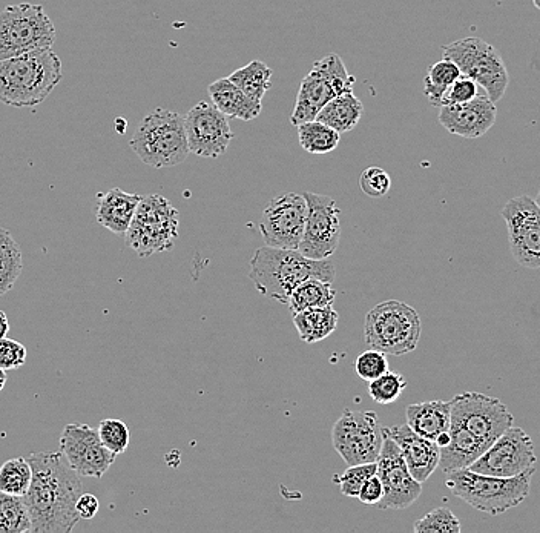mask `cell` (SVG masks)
Segmentation results:
<instances>
[{
  "instance_id": "obj_42",
  "label": "cell",
  "mask_w": 540,
  "mask_h": 533,
  "mask_svg": "<svg viewBox=\"0 0 540 533\" xmlns=\"http://www.w3.org/2000/svg\"><path fill=\"white\" fill-rule=\"evenodd\" d=\"M27 348L19 341L11 338H0V368L13 371L25 365Z\"/></svg>"
},
{
  "instance_id": "obj_6",
  "label": "cell",
  "mask_w": 540,
  "mask_h": 533,
  "mask_svg": "<svg viewBox=\"0 0 540 533\" xmlns=\"http://www.w3.org/2000/svg\"><path fill=\"white\" fill-rule=\"evenodd\" d=\"M422 325L416 309L399 300H387L370 309L364 322V340L386 355H405L418 348Z\"/></svg>"
},
{
  "instance_id": "obj_25",
  "label": "cell",
  "mask_w": 540,
  "mask_h": 533,
  "mask_svg": "<svg viewBox=\"0 0 540 533\" xmlns=\"http://www.w3.org/2000/svg\"><path fill=\"white\" fill-rule=\"evenodd\" d=\"M448 432L452 440L447 446L441 447V457H439V467L445 474L459 471V469H468L488 449L478 438L455 424H450Z\"/></svg>"
},
{
  "instance_id": "obj_27",
  "label": "cell",
  "mask_w": 540,
  "mask_h": 533,
  "mask_svg": "<svg viewBox=\"0 0 540 533\" xmlns=\"http://www.w3.org/2000/svg\"><path fill=\"white\" fill-rule=\"evenodd\" d=\"M340 315L330 306L306 309L294 314V325L301 340L306 343H318L326 340L338 328Z\"/></svg>"
},
{
  "instance_id": "obj_41",
  "label": "cell",
  "mask_w": 540,
  "mask_h": 533,
  "mask_svg": "<svg viewBox=\"0 0 540 533\" xmlns=\"http://www.w3.org/2000/svg\"><path fill=\"white\" fill-rule=\"evenodd\" d=\"M478 87L479 85L475 80L461 74V76L450 85L447 93H445L444 100H442V106L459 105V103L470 102V100H473L478 96Z\"/></svg>"
},
{
  "instance_id": "obj_12",
  "label": "cell",
  "mask_w": 540,
  "mask_h": 533,
  "mask_svg": "<svg viewBox=\"0 0 540 533\" xmlns=\"http://www.w3.org/2000/svg\"><path fill=\"white\" fill-rule=\"evenodd\" d=\"M332 443L347 466L373 463L384 443L378 415L372 411L346 409L333 426Z\"/></svg>"
},
{
  "instance_id": "obj_2",
  "label": "cell",
  "mask_w": 540,
  "mask_h": 533,
  "mask_svg": "<svg viewBox=\"0 0 540 533\" xmlns=\"http://www.w3.org/2000/svg\"><path fill=\"white\" fill-rule=\"evenodd\" d=\"M249 279L264 297L287 305L290 294L309 279L333 283L335 265L327 260L307 259L298 249L263 246L252 257Z\"/></svg>"
},
{
  "instance_id": "obj_1",
  "label": "cell",
  "mask_w": 540,
  "mask_h": 533,
  "mask_svg": "<svg viewBox=\"0 0 540 533\" xmlns=\"http://www.w3.org/2000/svg\"><path fill=\"white\" fill-rule=\"evenodd\" d=\"M33 478L24 495L33 533H68L79 524L76 504L83 494L80 475L62 452L27 457Z\"/></svg>"
},
{
  "instance_id": "obj_40",
  "label": "cell",
  "mask_w": 540,
  "mask_h": 533,
  "mask_svg": "<svg viewBox=\"0 0 540 533\" xmlns=\"http://www.w3.org/2000/svg\"><path fill=\"white\" fill-rule=\"evenodd\" d=\"M355 371L361 380L372 381L378 378L379 375L389 371V361L384 352L378 349H367L355 361Z\"/></svg>"
},
{
  "instance_id": "obj_21",
  "label": "cell",
  "mask_w": 540,
  "mask_h": 533,
  "mask_svg": "<svg viewBox=\"0 0 540 533\" xmlns=\"http://www.w3.org/2000/svg\"><path fill=\"white\" fill-rule=\"evenodd\" d=\"M382 432L398 444L405 464L416 481L425 483L432 477L433 472L439 467L441 457V449L436 441L416 434L409 424L382 428Z\"/></svg>"
},
{
  "instance_id": "obj_35",
  "label": "cell",
  "mask_w": 540,
  "mask_h": 533,
  "mask_svg": "<svg viewBox=\"0 0 540 533\" xmlns=\"http://www.w3.org/2000/svg\"><path fill=\"white\" fill-rule=\"evenodd\" d=\"M407 388V380L399 372L387 371L369 381V395L378 404H392Z\"/></svg>"
},
{
  "instance_id": "obj_43",
  "label": "cell",
  "mask_w": 540,
  "mask_h": 533,
  "mask_svg": "<svg viewBox=\"0 0 540 533\" xmlns=\"http://www.w3.org/2000/svg\"><path fill=\"white\" fill-rule=\"evenodd\" d=\"M384 497V486L378 475H372L366 483L359 489L358 500L370 506H378L379 501Z\"/></svg>"
},
{
  "instance_id": "obj_37",
  "label": "cell",
  "mask_w": 540,
  "mask_h": 533,
  "mask_svg": "<svg viewBox=\"0 0 540 533\" xmlns=\"http://www.w3.org/2000/svg\"><path fill=\"white\" fill-rule=\"evenodd\" d=\"M97 431H99L103 446L108 451L116 455L125 454L129 446V440H131V435H129L128 426L122 420L106 418V420L100 421Z\"/></svg>"
},
{
  "instance_id": "obj_9",
  "label": "cell",
  "mask_w": 540,
  "mask_h": 533,
  "mask_svg": "<svg viewBox=\"0 0 540 533\" xmlns=\"http://www.w3.org/2000/svg\"><path fill=\"white\" fill-rule=\"evenodd\" d=\"M444 59L458 65L464 76L475 80L484 93L498 103L507 93L510 74L504 57L493 45L479 37H465L442 47Z\"/></svg>"
},
{
  "instance_id": "obj_11",
  "label": "cell",
  "mask_w": 540,
  "mask_h": 533,
  "mask_svg": "<svg viewBox=\"0 0 540 533\" xmlns=\"http://www.w3.org/2000/svg\"><path fill=\"white\" fill-rule=\"evenodd\" d=\"M452 423L490 447L514 423L513 414L499 398L464 392L450 401Z\"/></svg>"
},
{
  "instance_id": "obj_23",
  "label": "cell",
  "mask_w": 540,
  "mask_h": 533,
  "mask_svg": "<svg viewBox=\"0 0 540 533\" xmlns=\"http://www.w3.org/2000/svg\"><path fill=\"white\" fill-rule=\"evenodd\" d=\"M209 97L221 113L234 119L251 122L263 111V105L246 96L229 77H221L209 85Z\"/></svg>"
},
{
  "instance_id": "obj_13",
  "label": "cell",
  "mask_w": 540,
  "mask_h": 533,
  "mask_svg": "<svg viewBox=\"0 0 540 533\" xmlns=\"http://www.w3.org/2000/svg\"><path fill=\"white\" fill-rule=\"evenodd\" d=\"M533 440L521 428L504 432L468 469L491 477L511 478L536 471Z\"/></svg>"
},
{
  "instance_id": "obj_24",
  "label": "cell",
  "mask_w": 540,
  "mask_h": 533,
  "mask_svg": "<svg viewBox=\"0 0 540 533\" xmlns=\"http://www.w3.org/2000/svg\"><path fill=\"white\" fill-rule=\"evenodd\" d=\"M407 424L421 437L435 441L439 435L450 431L452 409L450 401L433 400L412 404L407 408Z\"/></svg>"
},
{
  "instance_id": "obj_5",
  "label": "cell",
  "mask_w": 540,
  "mask_h": 533,
  "mask_svg": "<svg viewBox=\"0 0 540 533\" xmlns=\"http://www.w3.org/2000/svg\"><path fill=\"white\" fill-rule=\"evenodd\" d=\"M129 146L152 168H172L185 162L191 154L185 119L174 111L160 108L143 117Z\"/></svg>"
},
{
  "instance_id": "obj_18",
  "label": "cell",
  "mask_w": 540,
  "mask_h": 533,
  "mask_svg": "<svg viewBox=\"0 0 540 533\" xmlns=\"http://www.w3.org/2000/svg\"><path fill=\"white\" fill-rule=\"evenodd\" d=\"M376 466V475L384 486V497L376 506L378 509H407L418 501L422 494V483L410 474L401 449L387 435H384Z\"/></svg>"
},
{
  "instance_id": "obj_3",
  "label": "cell",
  "mask_w": 540,
  "mask_h": 533,
  "mask_svg": "<svg viewBox=\"0 0 540 533\" xmlns=\"http://www.w3.org/2000/svg\"><path fill=\"white\" fill-rule=\"evenodd\" d=\"M62 79V62L53 48L0 60V103L13 108L40 105Z\"/></svg>"
},
{
  "instance_id": "obj_16",
  "label": "cell",
  "mask_w": 540,
  "mask_h": 533,
  "mask_svg": "<svg viewBox=\"0 0 540 533\" xmlns=\"http://www.w3.org/2000/svg\"><path fill=\"white\" fill-rule=\"evenodd\" d=\"M307 203L303 194L286 193L270 200L260 220L267 246L298 249L306 228Z\"/></svg>"
},
{
  "instance_id": "obj_47",
  "label": "cell",
  "mask_w": 540,
  "mask_h": 533,
  "mask_svg": "<svg viewBox=\"0 0 540 533\" xmlns=\"http://www.w3.org/2000/svg\"><path fill=\"white\" fill-rule=\"evenodd\" d=\"M5 383H7V374H5V369L0 368V392L4 391Z\"/></svg>"
},
{
  "instance_id": "obj_15",
  "label": "cell",
  "mask_w": 540,
  "mask_h": 533,
  "mask_svg": "<svg viewBox=\"0 0 540 533\" xmlns=\"http://www.w3.org/2000/svg\"><path fill=\"white\" fill-rule=\"evenodd\" d=\"M508 229L510 251L519 265L540 269V208L528 196L514 197L501 211Z\"/></svg>"
},
{
  "instance_id": "obj_7",
  "label": "cell",
  "mask_w": 540,
  "mask_h": 533,
  "mask_svg": "<svg viewBox=\"0 0 540 533\" xmlns=\"http://www.w3.org/2000/svg\"><path fill=\"white\" fill-rule=\"evenodd\" d=\"M180 228V214L166 197L159 194L142 197L134 219L125 234L126 245L139 257L174 248Z\"/></svg>"
},
{
  "instance_id": "obj_39",
  "label": "cell",
  "mask_w": 540,
  "mask_h": 533,
  "mask_svg": "<svg viewBox=\"0 0 540 533\" xmlns=\"http://www.w3.org/2000/svg\"><path fill=\"white\" fill-rule=\"evenodd\" d=\"M359 189L372 199H379L389 194L392 188V179L389 173L378 166H370L364 169L363 174L359 176Z\"/></svg>"
},
{
  "instance_id": "obj_20",
  "label": "cell",
  "mask_w": 540,
  "mask_h": 533,
  "mask_svg": "<svg viewBox=\"0 0 540 533\" xmlns=\"http://www.w3.org/2000/svg\"><path fill=\"white\" fill-rule=\"evenodd\" d=\"M498 119L496 103L487 94H478L475 99L459 105H444L439 111V123L450 134L462 139H479L493 128Z\"/></svg>"
},
{
  "instance_id": "obj_34",
  "label": "cell",
  "mask_w": 540,
  "mask_h": 533,
  "mask_svg": "<svg viewBox=\"0 0 540 533\" xmlns=\"http://www.w3.org/2000/svg\"><path fill=\"white\" fill-rule=\"evenodd\" d=\"M31 478L33 471L25 457L11 458L0 466V490L7 494L24 497L30 489Z\"/></svg>"
},
{
  "instance_id": "obj_8",
  "label": "cell",
  "mask_w": 540,
  "mask_h": 533,
  "mask_svg": "<svg viewBox=\"0 0 540 533\" xmlns=\"http://www.w3.org/2000/svg\"><path fill=\"white\" fill-rule=\"evenodd\" d=\"M56 27L42 5H10L0 11V60L50 50Z\"/></svg>"
},
{
  "instance_id": "obj_46",
  "label": "cell",
  "mask_w": 540,
  "mask_h": 533,
  "mask_svg": "<svg viewBox=\"0 0 540 533\" xmlns=\"http://www.w3.org/2000/svg\"><path fill=\"white\" fill-rule=\"evenodd\" d=\"M450 440H452V437H450V432H444V434L439 435L435 441L436 444H438L439 449H441V447L447 446V444L450 443Z\"/></svg>"
},
{
  "instance_id": "obj_44",
  "label": "cell",
  "mask_w": 540,
  "mask_h": 533,
  "mask_svg": "<svg viewBox=\"0 0 540 533\" xmlns=\"http://www.w3.org/2000/svg\"><path fill=\"white\" fill-rule=\"evenodd\" d=\"M77 514H79L80 520H93L97 514H99L100 503L97 500L96 495L85 494L83 492L80 495L76 504Z\"/></svg>"
},
{
  "instance_id": "obj_30",
  "label": "cell",
  "mask_w": 540,
  "mask_h": 533,
  "mask_svg": "<svg viewBox=\"0 0 540 533\" xmlns=\"http://www.w3.org/2000/svg\"><path fill=\"white\" fill-rule=\"evenodd\" d=\"M272 70L261 60H252L246 67L234 71L229 79L255 102H263V97L272 85Z\"/></svg>"
},
{
  "instance_id": "obj_19",
  "label": "cell",
  "mask_w": 540,
  "mask_h": 533,
  "mask_svg": "<svg viewBox=\"0 0 540 533\" xmlns=\"http://www.w3.org/2000/svg\"><path fill=\"white\" fill-rule=\"evenodd\" d=\"M183 119L191 153L217 159L228 151L234 133L229 117L221 113L214 103L198 102Z\"/></svg>"
},
{
  "instance_id": "obj_14",
  "label": "cell",
  "mask_w": 540,
  "mask_h": 533,
  "mask_svg": "<svg viewBox=\"0 0 540 533\" xmlns=\"http://www.w3.org/2000/svg\"><path fill=\"white\" fill-rule=\"evenodd\" d=\"M307 203L306 228L298 251L313 260H327L340 246V208L335 200L323 194H303Z\"/></svg>"
},
{
  "instance_id": "obj_26",
  "label": "cell",
  "mask_w": 540,
  "mask_h": 533,
  "mask_svg": "<svg viewBox=\"0 0 540 533\" xmlns=\"http://www.w3.org/2000/svg\"><path fill=\"white\" fill-rule=\"evenodd\" d=\"M364 105L352 91L333 97L330 102L323 106V110L318 113V122L330 126L338 133H349L358 125L363 117Z\"/></svg>"
},
{
  "instance_id": "obj_38",
  "label": "cell",
  "mask_w": 540,
  "mask_h": 533,
  "mask_svg": "<svg viewBox=\"0 0 540 533\" xmlns=\"http://www.w3.org/2000/svg\"><path fill=\"white\" fill-rule=\"evenodd\" d=\"M376 469H378L376 461L355 464V466H349V469L340 477L333 478V481L340 486L341 494L344 497L358 498L359 489L366 483V480L376 474Z\"/></svg>"
},
{
  "instance_id": "obj_49",
  "label": "cell",
  "mask_w": 540,
  "mask_h": 533,
  "mask_svg": "<svg viewBox=\"0 0 540 533\" xmlns=\"http://www.w3.org/2000/svg\"><path fill=\"white\" fill-rule=\"evenodd\" d=\"M536 203H537V206H539L540 208V189H539V194H537V197H536Z\"/></svg>"
},
{
  "instance_id": "obj_17",
  "label": "cell",
  "mask_w": 540,
  "mask_h": 533,
  "mask_svg": "<svg viewBox=\"0 0 540 533\" xmlns=\"http://www.w3.org/2000/svg\"><path fill=\"white\" fill-rule=\"evenodd\" d=\"M60 452L80 477L102 478L116 463L103 446L99 431L85 423H68L60 434Z\"/></svg>"
},
{
  "instance_id": "obj_22",
  "label": "cell",
  "mask_w": 540,
  "mask_h": 533,
  "mask_svg": "<svg viewBox=\"0 0 540 533\" xmlns=\"http://www.w3.org/2000/svg\"><path fill=\"white\" fill-rule=\"evenodd\" d=\"M96 199V219L99 225L117 236H125L142 196L112 188L106 193L97 194Z\"/></svg>"
},
{
  "instance_id": "obj_33",
  "label": "cell",
  "mask_w": 540,
  "mask_h": 533,
  "mask_svg": "<svg viewBox=\"0 0 540 533\" xmlns=\"http://www.w3.org/2000/svg\"><path fill=\"white\" fill-rule=\"evenodd\" d=\"M31 532L30 514L24 497L0 490V533Z\"/></svg>"
},
{
  "instance_id": "obj_36",
  "label": "cell",
  "mask_w": 540,
  "mask_h": 533,
  "mask_svg": "<svg viewBox=\"0 0 540 533\" xmlns=\"http://www.w3.org/2000/svg\"><path fill=\"white\" fill-rule=\"evenodd\" d=\"M413 530L416 533H461L462 526L452 510L447 507H438L416 521Z\"/></svg>"
},
{
  "instance_id": "obj_29",
  "label": "cell",
  "mask_w": 540,
  "mask_h": 533,
  "mask_svg": "<svg viewBox=\"0 0 540 533\" xmlns=\"http://www.w3.org/2000/svg\"><path fill=\"white\" fill-rule=\"evenodd\" d=\"M24 269V255L8 229L0 228V297L10 292Z\"/></svg>"
},
{
  "instance_id": "obj_48",
  "label": "cell",
  "mask_w": 540,
  "mask_h": 533,
  "mask_svg": "<svg viewBox=\"0 0 540 533\" xmlns=\"http://www.w3.org/2000/svg\"><path fill=\"white\" fill-rule=\"evenodd\" d=\"M534 7L537 8V10H540V0H533Z\"/></svg>"
},
{
  "instance_id": "obj_28",
  "label": "cell",
  "mask_w": 540,
  "mask_h": 533,
  "mask_svg": "<svg viewBox=\"0 0 540 533\" xmlns=\"http://www.w3.org/2000/svg\"><path fill=\"white\" fill-rule=\"evenodd\" d=\"M336 289L332 283L320 279H309L298 285L287 300L292 314L306 309L323 308L335 302Z\"/></svg>"
},
{
  "instance_id": "obj_10",
  "label": "cell",
  "mask_w": 540,
  "mask_h": 533,
  "mask_svg": "<svg viewBox=\"0 0 540 533\" xmlns=\"http://www.w3.org/2000/svg\"><path fill=\"white\" fill-rule=\"evenodd\" d=\"M355 82V76L347 71L338 54H329L317 60L310 73L301 80L290 123L297 128L301 123L317 119L327 102L346 91H352Z\"/></svg>"
},
{
  "instance_id": "obj_4",
  "label": "cell",
  "mask_w": 540,
  "mask_h": 533,
  "mask_svg": "<svg viewBox=\"0 0 540 533\" xmlns=\"http://www.w3.org/2000/svg\"><path fill=\"white\" fill-rule=\"evenodd\" d=\"M534 472L501 478L459 469L448 472L445 486L473 509L488 515H501L527 500Z\"/></svg>"
},
{
  "instance_id": "obj_31",
  "label": "cell",
  "mask_w": 540,
  "mask_h": 533,
  "mask_svg": "<svg viewBox=\"0 0 540 533\" xmlns=\"http://www.w3.org/2000/svg\"><path fill=\"white\" fill-rule=\"evenodd\" d=\"M297 128L298 142L309 154H329L340 145L341 134L318 120L301 123Z\"/></svg>"
},
{
  "instance_id": "obj_32",
  "label": "cell",
  "mask_w": 540,
  "mask_h": 533,
  "mask_svg": "<svg viewBox=\"0 0 540 533\" xmlns=\"http://www.w3.org/2000/svg\"><path fill=\"white\" fill-rule=\"evenodd\" d=\"M461 70L452 60L442 59L433 63L424 77V94L436 108H441L448 88L461 76Z\"/></svg>"
},
{
  "instance_id": "obj_45",
  "label": "cell",
  "mask_w": 540,
  "mask_h": 533,
  "mask_svg": "<svg viewBox=\"0 0 540 533\" xmlns=\"http://www.w3.org/2000/svg\"><path fill=\"white\" fill-rule=\"evenodd\" d=\"M10 332V322L5 312L0 311V338L7 337Z\"/></svg>"
}]
</instances>
